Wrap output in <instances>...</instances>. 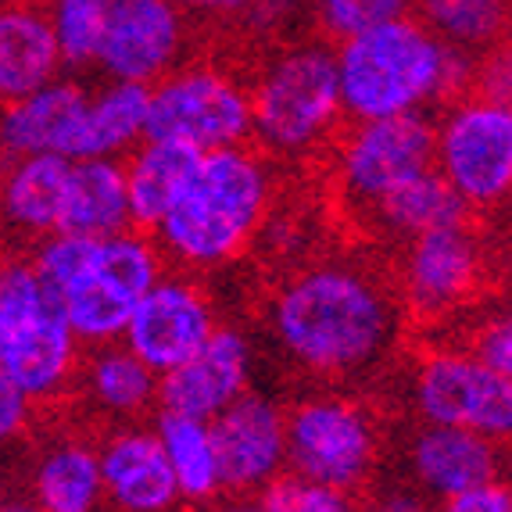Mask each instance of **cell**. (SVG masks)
Segmentation results:
<instances>
[{
	"label": "cell",
	"mask_w": 512,
	"mask_h": 512,
	"mask_svg": "<svg viewBox=\"0 0 512 512\" xmlns=\"http://www.w3.org/2000/svg\"><path fill=\"white\" fill-rule=\"evenodd\" d=\"M405 312L394 287L355 262H316L280 283L269 330L287 359L319 380H359L402 341Z\"/></svg>",
	"instance_id": "cell-1"
},
{
	"label": "cell",
	"mask_w": 512,
	"mask_h": 512,
	"mask_svg": "<svg viewBox=\"0 0 512 512\" xmlns=\"http://www.w3.org/2000/svg\"><path fill=\"white\" fill-rule=\"evenodd\" d=\"M276 172L258 147L237 144L197 158L180 201L151 230L165 265L180 273H212L237 262L273 212Z\"/></svg>",
	"instance_id": "cell-2"
},
{
	"label": "cell",
	"mask_w": 512,
	"mask_h": 512,
	"mask_svg": "<svg viewBox=\"0 0 512 512\" xmlns=\"http://www.w3.org/2000/svg\"><path fill=\"white\" fill-rule=\"evenodd\" d=\"M477 54L441 43L419 18L402 15L333 47L344 119H391L470 94Z\"/></svg>",
	"instance_id": "cell-3"
},
{
	"label": "cell",
	"mask_w": 512,
	"mask_h": 512,
	"mask_svg": "<svg viewBox=\"0 0 512 512\" xmlns=\"http://www.w3.org/2000/svg\"><path fill=\"white\" fill-rule=\"evenodd\" d=\"M29 262L58 298L61 316L83 348L122 341L133 305L165 273L154 237L137 226L97 240L51 233L36 244Z\"/></svg>",
	"instance_id": "cell-4"
},
{
	"label": "cell",
	"mask_w": 512,
	"mask_h": 512,
	"mask_svg": "<svg viewBox=\"0 0 512 512\" xmlns=\"http://www.w3.org/2000/svg\"><path fill=\"white\" fill-rule=\"evenodd\" d=\"M251 140L265 158L298 162L337 140L344 126L333 47L301 40L276 51L248 83Z\"/></svg>",
	"instance_id": "cell-5"
},
{
	"label": "cell",
	"mask_w": 512,
	"mask_h": 512,
	"mask_svg": "<svg viewBox=\"0 0 512 512\" xmlns=\"http://www.w3.org/2000/svg\"><path fill=\"white\" fill-rule=\"evenodd\" d=\"M83 344L29 258L0 262V373L29 405H58L76 387Z\"/></svg>",
	"instance_id": "cell-6"
},
{
	"label": "cell",
	"mask_w": 512,
	"mask_h": 512,
	"mask_svg": "<svg viewBox=\"0 0 512 512\" xmlns=\"http://www.w3.org/2000/svg\"><path fill=\"white\" fill-rule=\"evenodd\" d=\"M287 470L337 491H359L380 466V423L344 391H312L283 409Z\"/></svg>",
	"instance_id": "cell-7"
},
{
	"label": "cell",
	"mask_w": 512,
	"mask_h": 512,
	"mask_svg": "<svg viewBox=\"0 0 512 512\" xmlns=\"http://www.w3.org/2000/svg\"><path fill=\"white\" fill-rule=\"evenodd\" d=\"M147 137L194 151H219L251 140V97L237 72L212 61H183L151 86Z\"/></svg>",
	"instance_id": "cell-8"
},
{
	"label": "cell",
	"mask_w": 512,
	"mask_h": 512,
	"mask_svg": "<svg viewBox=\"0 0 512 512\" xmlns=\"http://www.w3.org/2000/svg\"><path fill=\"white\" fill-rule=\"evenodd\" d=\"M434 169L470 212L502 208L512 190V108L455 97L434 122Z\"/></svg>",
	"instance_id": "cell-9"
},
{
	"label": "cell",
	"mask_w": 512,
	"mask_h": 512,
	"mask_svg": "<svg viewBox=\"0 0 512 512\" xmlns=\"http://www.w3.org/2000/svg\"><path fill=\"white\" fill-rule=\"evenodd\" d=\"M333 151L337 194L351 212H369L384 194L434 169V122L427 111L341 126Z\"/></svg>",
	"instance_id": "cell-10"
},
{
	"label": "cell",
	"mask_w": 512,
	"mask_h": 512,
	"mask_svg": "<svg viewBox=\"0 0 512 512\" xmlns=\"http://www.w3.org/2000/svg\"><path fill=\"white\" fill-rule=\"evenodd\" d=\"M487 280V251L466 222L441 226L405 240L398 262V305L419 323H441L480 294Z\"/></svg>",
	"instance_id": "cell-11"
},
{
	"label": "cell",
	"mask_w": 512,
	"mask_h": 512,
	"mask_svg": "<svg viewBox=\"0 0 512 512\" xmlns=\"http://www.w3.org/2000/svg\"><path fill=\"white\" fill-rule=\"evenodd\" d=\"M412 405L423 423L473 430L498 444L512 434V376L491 373L470 351H427L412 373Z\"/></svg>",
	"instance_id": "cell-12"
},
{
	"label": "cell",
	"mask_w": 512,
	"mask_h": 512,
	"mask_svg": "<svg viewBox=\"0 0 512 512\" xmlns=\"http://www.w3.org/2000/svg\"><path fill=\"white\" fill-rule=\"evenodd\" d=\"M219 326L215 305L201 280L190 273H162L154 287L133 305L122 330L126 344L154 376L187 362Z\"/></svg>",
	"instance_id": "cell-13"
},
{
	"label": "cell",
	"mask_w": 512,
	"mask_h": 512,
	"mask_svg": "<svg viewBox=\"0 0 512 512\" xmlns=\"http://www.w3.org/2000/svg\"><path fill=\"white\" fill-rule=\"evenodd\" d=\"M190 22L172 0H111L97 69L119 83L154 86L187 61Z\"/></svg>",
	"instance_id": "cell-14"
},
{
	"label": "cell",
	"mask_w": 512,
	"mask_h": 512,
	"mask_svg": "<svg viewBox=\"0 0 512 512\" xmlns=\"http://www.w3.org/2000/svg\"><path fill=\"white\" fill-rule=\"evenodd\" d=\"M222 470V491L258 495L287 470L283 405L262 391H244L208 423Z\"/></svg>",
	"instance_id": "cell-15"
},
{
	"label": "cell",
	"mask_w": 512,
	"mask_h": 512,
	"mask_svg": "<svg viewBox=\"0 0 512 512\" xmlns=\"http://www.w3.org/2000/svg\"><path fill=\"white\" fill-rule=\"evenodd\" d=\"M255 373V348L233 326H215L201 348L176 369L158 376V405L162 412L205 419L212 423L226 405L251 391Z\"/></svg>",
	"instance_id": "cell-16"
},
{
	"label": "cell",
	"mask_w": 512,
	"mask_h": 512,
	"mask_svg": "<svg viewBox=\"0 0 512 512\" xmlns=\"http://www.w3.org/2000/svg\"><path fill=\"white\" fill-rule=\"evenodd\" d=\"M104 502L115 512H176L180 491L154 427L122 423L97 441Z\"/></svg>",
	"instance_id": "cell-17"
},
{
	"label": "cell",
	"mask_w": 512,
	"mask_h": 512,
	"mask_svg": "<svg viewBox=\"0 0 512 512\" xmlns=\"http://www.w3.org/2000/svg\"><path fill=\"white\" fill-rule=\"evenodd\" d=\"M502 444L462 427L423 423L409 441V470L419 491L437 502L502 480Z\"/></svg>",
	"instance_id": "cell-18"
},
{
	"label": "cell",
	"mask_w": 512,
	"mask_h": 512,
	"mask_svg": "<svg viewBox=\"0 0 512 512\" xmlns=\"http://www.w3.org/2000/svg\"><path fill=\"white\" fill-rule=\"evenodd\" d=\"M86 94L90 90L79 79L54 76L33 94L0 104V151H4V158L61 154L72 162V140H76Z\"/></svg>",
	"instance_id": "cell-19"
},
{
	"label": "cell",
	"mask_w": 512,
	"mask_h": 512,
	"mask_svg": "<svg viewBox=\"0 0 512 512\" xmlns=\"http://www.w3.org/2000/svg\"><path fill=\"white\" fill-rule=\"evenodd\" d=\"M69 169L61 154H18L0 165V230L29 244L58 233Z\"/></svg>",
	"instance_id": "cell-20"
},
{
	"label": "cell",
	"mask_w": 512,
	"mask_h": 512,
	"mask_svg": "<svg viewBox=\"0 0 512 512\" xmlns=\"http://www.w3.org/2000/svg\"><path fill=\"white\" fill-rule=\"evenodd\" d=\"M72 394L83 398L86 412L101 419L104 427H122V423H140L151 405H158V376L122 341L97 344L79 362Z\"/></svg>",
	"instance_id": "cell-21"
},
{
	"label": "cell",
	"mask_w": 512,
	"mask_h": 512,
	"mask_svg": "<svg viewBox=\"0 0 512 512\" xmlns=\"http://www.w3.org/2000/svg\"><path fill=\"white\" fill-rule=\"evenodd\" d=\"M61 76V54L40 0H0V104Z\"/></svg>",
	"instance_id": "cell-22"
},
{
	"label": "cell",
	"mask_w": 512,
	"mask_h": 512,
	"mask_svg": "<svg viewBox=\"0 0 512 512\" xmlns=\"http://www.w3.org/2000/svg\"><path fill=\"white\" fill-rule=\"evenodd\" d=\"M29 502L40 512H97L104 505L97 441L58 434L43 444L29 473Z\"/></svg>",
	"instance_id": "cell-23"
},
{
	"label": "cell",
	"mask_w": 512,
	"mask_h": 512,
	"mask_svg": "<svg viewBox=\"0 0 512 512\" xmlns=\"http://www.w3.org/2000/svg\"><path fill=\"white\" fill-rule=\"evenodd\" d=\"M122 230H133L122 158H79V162H72L58 233L97 240Z\"/></svg>",
	"instance_id": "cell-24"
},
{
	"label": "cell",
	"mask_w": 512,
	"mask_h": 512,
	"mask_svg": "<svg viewBox=\"0 0 512 512\" xmlns=\"http://www.w3.org/2000/svg\"><path fill=\"white\" fill-rule=\"evenodd\" d=\"M147 104H151V86L119 83V79H108L101 90L86 94L72 140V162L126 158L140 140H147Z\"/></svg>",
	"instance_id": "cell-25"
},
{
	"label": "cell",
	"mask_w": 512,
	"mask_h": 512,
	"mask_svg": "<svg viewBox=\"0 0 512 512\" xmlns=\"http://www.w3.org/2000/svg\"><path fill=\"white\" fill-rule=\"evenodd\" d=\"M201 151L176 140H140L133 151L122 158L126 169V190H129V212H133V226L151 233L162 215L169 212L180 194L187 190L190 176L197 169Z\"/></svg>",
	"instance_id": "cell-26"
},
{
	"label": "cell",
	"mask_w": 512,
	"mask_h": 512,
	"mask_svg": "<svg viewBox=\"0 0 512 512\" xmlns=\"http://www.w3.org/2000/svg\"><path fill=\"white\" fill-rule=\"evenodd\" d=\"M366 215L387 237L412 240L430 230H441V226L466 222L470 208L462 205V197L437 176V169H427L380 197Z\"/></svg>",
	"instance_id": "cell-27"
},
{
	"label": "cell",
	"mask_w": 512,
	"mask_h": 512,
	"mask_svg": "<svg viewBox=\"0 0 512 512\" xmlns=\"http://www.w3.org/2000/svg\"><path fill=\"white\" fill-rule=\"evenodd\" d=\"M154 437H158L165 459H169L180 502L208 505L222 495L219 455H215L212 430H208L205 419L158 412V419H154Z\"/></svg>",
	"instance_id": "cell-28"
},
{
	"label": "cell",
	"mask_w": 512,
	"mask_h": 512,
	"mask_svg": "<svg viewBox=\"0 0 512 512\" xmlns=\"http://www.w3.org/2000/svg\"><path fill=\"white\" fill-rule=\"evenodd\" d=\"M423 26L466 54L495 51L509 29V0H412Z\"/></svg>",
	"instance_id": "cell-29"
},
{
	"label": "cell",
	"mask_w": 512,
	"mask_h": 512,
	"mask_svg": "<svg viewBox=\"0 0 512 512\" xmlns=\"http://www.w3.org/2000/svg\"><path fill=\"white\" fill-rule=\"evenodd\" d=\"M61 54V69H94L111 0H40Z\"/></svg>",
	"instance_id": "cell-30"
},
{
	"label": "cell",
	"mask_w": 512,
	"mask_h": 512,
	"mask_svg": "<svg viewBox=\"0 0 512 512\" xmlns=\"http://www.w3.org/2000/svg\"><path fill=\"white\" fill-rule=\"evenodd\" d=\"M255 502L262 512H359V502L351 491L316 484V480H305L291 470L269 480Z\"/></svg>",
	"instance_id": "cell-31"
},
{
	"label": "cell",
	"mask_w": 512,
	"mask_h": 512,
	"mask_svg": "<svg viewBox=\"0 0 512 512\" xmlns=\"http://www.w3.org/2000/svg\"><path fill=\"white\" fill-rule=\"evenodd\" d=\"M412 11V0H316V22L330 40H351Z\"/></svg>",
	"instance_id": "cell-32"
},
{
	"label": "cell",
	"mask_w": 512,
	"mask_h": 512,
	"mask_svg": "<svg viewBox=\"0 0 512 512\" xmlns=\"http://www.w3.org/2000/svg\"><path fill=\"white\" fill-rule=\"evenodd\" d=\"M470 355L498 376H512V323L509 316H491L477 326Z\"/></svg>",
	"instance_id": "cell-33"
},
{
	"label": "cell",
	"mask_w": 512,
	"mask_h": 512,
	"mask_svg": "<svg viewBox=\"0 0 512 512\" xmlns=\"http://www.w3.org/2000/svg\"><path fill=\"white\" fill-rule=\"evenodd\" d=\"M470 94L487 97V101H498V104H509V97H512V65H509V54H505L502 47L477 54V61H473Z\"/></svg>",
	"instance_id": "cell-34"
},
{
	"label": "cell",
	"mask_w": 512,
	"mask_h": 512,
	"mask_svg": "<svg viewBox=\"0 0 512 512\" xmlns=\"http://www.w3.org/2000/svg\"><path fill=\"white\" fill-rule=\"evenodd\" d=\"M437 512H512V491L502 480H491V484H480L462 491V495L444 498Z\"/></svg>",
	"instance_id": "cell-35"
},
{
	"label": "cell",
	"mask_w": 512,
	"mask_h": 512,
	"mask_svg": "<svg viewBox=\"0 0 512 512\" xmlns=\"http://www.w3.org/2000/svg\"><path fill=\"white\" fill-rule=\"evenodd\" d=\"M29 423H33V405L22 398L15 384L8 376L0 373V448L26 434Z\"/></svg>",
	"instance_id": "cell-36"
},
{
	"label": "cell",
	"mask_w": 512,
	"mask_h": 512,
	"mask_svg": "<svg viewBox=\"0 0 512 512\" xmlns=\"http://www.w3.org/2000/svg\"><path fill=\"white\" fill-rule=\"evenodd\" d=\"M301 0H251L248 11L240 18H248V26L265 29V33H273V29L287 26L291 15L298 11Z\"/></svg>",
	"instance_id": "cell-37"
},
{
	"label": "cell",
	"mask_w": 512,
	"mask_h": 512,
	"mask_svg": "<svg viewBox=\"0 0 512 512\" xmlns=\"http://www.w3.org/2000/svg\"><path fill=\"white\" fill-rule=\"evenodd\" d=\"M359 512H430L427 498L409 491V487H380Z\"/></svg>",
	"instance_id": "cell-38"
},
{
	"label": "cell",
	"mask_w": 512,
	"mask_h": 512,
	"mask_svg": "<svg viewBox=\"0 0 512 512\" xmlns=\"http://www.w3.org/2000/svg\"><path fill=\"white\" fill-rule=\"evenodd\" d=\"M183 15H197V18H240L248 11L251 0H172Z\"/></svg>",
	"instance_id": "cell-39"
},
{
	"label": "cell",
	"mask_w": 512,
	"mask_h": 512,
	"mask_svg": "<svg viewBox=\"0 0 512 512\" xmlns=\"http://www.w3.org/2000/svg\"><path fill=\"white\" fill-rule=\"evenodd\" d=\"M0 512H40L29 498H11V502H0Z\"/></svg>",
	"instance_id": "cell-40"
},
{
	"label": "cell",
	"mask_w": 512,
	"mask_h": 512,
	"mask_svg": "<svg viewBox=\"0 0 512 512\" xmlns=\"http://www.w3.org/2000/svg\"><path fill=\"white\" fill-rule=\"evenodd\" d=\"M219 512H262V509H258V502H251V498H240V502H230Z\"/></svg>",
	"instance_id": "cell-41"
},
{
	"label": "cell",
	"mask_w": 512,
	"mask_h": 512,
	"mask_svg": "<svg viewBox=\"0 0 512 512\" xmlns=\"http://www.w3.org/2000/svg\"><path fill=\"white\" fill-rule=\"evenodd\" d=\"M0 158H4V151H0Z\"/></svg>",
	"instance_id": "cell-42"
}]
</instances>
